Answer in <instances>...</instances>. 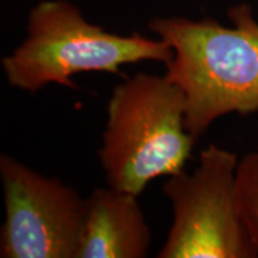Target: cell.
I'll list each match as a JSON object with an SVG mask.
<instances>
[{"instance_id": "obj_1", "label": "cell", "mask_w": 258, "mask_h": 258, "mask_svg": "<svg viewBox=\"0 0 258 258\" xmlns=\"http://www.w3.org/2000/svg\"><path fill=\"white\" fill-rule=\"evenodd\" d=\"M232 27L211 18H154L148 28L173 50L165 76L185 97L195 140L221 116L258 111V22L247 4L228 10Z\"/></svg>"}, {"instance_id": "obj_2", "label": "cell", "mask_w": 258, "mask_h": 258, "mask_svg": "<svg viewBox=\"0 0 258 258\" xmlns=\"http://www.w3.org/2000/svg\"><path fill=\"white\" fill-rule=\"evenodd\" d=\"M185 97L166 76L137 73L112 90L99 160L112 188L140 196L157 177L184 170L195 139Z\"/></svg>"}, {"instance_id": "obj_3", "label": "cell", "mask_w": 258, "mask_h": 258, "mask_svg": "<svg viewBox=\"0 0 258 258\" xmlns=\"http://www.w3.org/2000/svg\"><path fill=\"white\" fill-rule=\"evenodd\" d=\"M172 59V48L161 38L108 32L66 0H44L31 10L28 36L3 59V69L10 85L35 93L53 83L74 88L71 78L78 73L118 74L127 63L152 60L166 66Z\"/></svg>"}, {"instance_id": "obj_4", "label": "cell", "mask_w": 258, "mask_h": 258, "mask_svg": "<svg viewBox=\"0 0 258 258\" xmlns=\"http://www.w3.org/2000/svg\"><path fill=\"white\" fill-rule=\"evenodd\" d=\"M237 154L209 145L192 173L182 170L163 186L173 222L159 258H257L237 200Z\"/></svg>"}, {"instance_id": "obj_5", "label": "cell", "mask_w": 258, "mask_h": 258, "mask_svg": "<svg viewBox=\"0 0 258 258\" xmlns=\"http://www.w3.org/2000/svg\"><path fill=\"white\" fill-rule=\"evenodd\" d=\"M5 221L2 258H74L86 199L59 178L42 176L14 157L0 156Z\"/></svg>"}, {"instance_id": "obj_6", "label": "cell", "mask_w": 258, "mask_h": 258, "mask_svg": "<svg viewBox=\"0 0 258 258\" xmlns=\"http://www.w3.org/2000/svg\"><path fill=\"white\" fill-rule=\"evenodd\" d=\"M151 230L138 196L109 185L86 199V217L74 258H143Z\"/></svg>"}, {"instance_id": "obj_7", "label": "cell", "mask_w": 258, "mask_h": 258, "mask_svg": "<svg viewBox=\"0 0 258 258\" xmlns=\"http://www.w3.org/2000/svg\"><path fill=\"white\" fill-rule=\"evenodd\" d=\"M237 200L241 220L258 251V151L239 159L237 167Z\"/></svg>"}]
</instances>
